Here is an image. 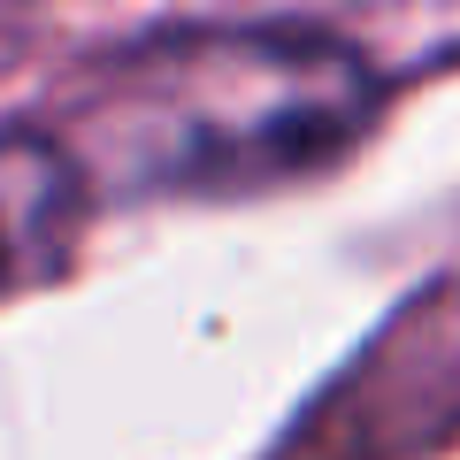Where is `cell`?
<instances>
[{"mask_svg":"<svg viewBox=\"0 0 460 460\" xmlns=\"http://www.w3.org/2000/svg\"><path fill=\"white\" fill-rule=\"evenodd\" d=\"M376 108V62L338 31L184 23L108 54L54 138L93 199H246L338 169Z\"/></svg>","mask_w":460,"mask_h":460,"instance_id":"6da1fadb","label":"cell"},{"mask_svg":"<svg viewBox=\"0 0 460 460\" xmlns=\"http://www.w3.org/2000/svg\"><path fill=\"white\" fill-rule=\"evenodd\" d=\"M84 192L77 162L62 154L54 131H0V299L39 292L69 269L84 230Z\"/></svg>","mask_w":460,"mask_h":460,"instance_id":"7a4b0ae2","label":"cell"}]
</instances>
